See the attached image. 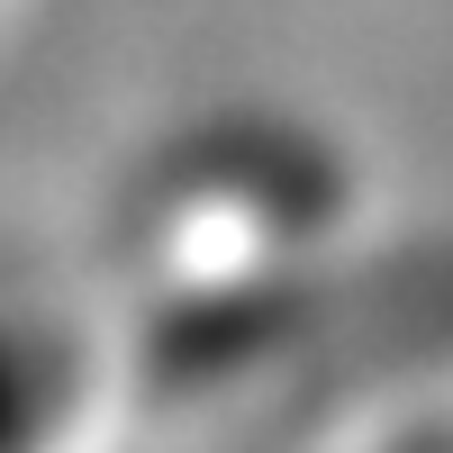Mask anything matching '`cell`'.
Masks as SVG:
<instances>
[{"mask_svg":"<svg viewBox=\"0 0 453 453\" xmlns=\"http://www.w3.org/2000/svg\"><path fill=\"white\" fill-rule=\"evenodd\" d=\"M64 426V363L36 326L0 318V453H46Z\"/></svg>","mask_w":453,"mask_h":453,"instance_id":"obj_1","label":"cell"}]
</instances>
